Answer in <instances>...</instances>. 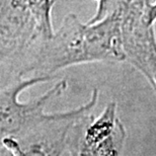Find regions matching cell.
Masks as SVG:
<instances>
[{"mask_svg": "<svg viewBox=\"0 0 156 156\" xmlns=\"http://www.w3.org/2000/svg\"><path fill=\"white\" fill-rule=\"evenodd\" d=\"M39 43L40 55L53 69L85 62L125 61L117 10L91 23L69 13L51 38Z\"/></svg>", "mask_w": 156, "mask_h": 156, "instance_id": "6da1fadb", "label": "cell"}, {"mask_svg": "<svg viewBox=\"0 0 156 156\" xmlns=\"http://www.w3.org/2000/svg\"><path fill=\"white\" fill-rule=\"evenodd\" d=\"M150 2L151 0H126L117 8L121 17L125 61L140 71L149 83L156 67L155 29L145 18Z\"/></svg>", "mask_w": 156, "mask_h": 156, "instance_id": "7a4b0ae2", "label": "cell"}, {"mask_svg": "<svg viewBox=\"0 0 156 156\" xmlns=\"http://www.w3.org/2000/svg\"><path fill=\"white\" fill-rule=\"evenodd\" d=\"M41 42L35 18L13 0H0V53Z\"/></svg>", "mask_w": 156, "mask_h": 156, "instance_id": "3957f363", "label": "cell"}, {"mask_svg": "<svg viewBox=\"0 0 156 156\" xmlns=\"http://www.w3.org/2000/svg\"><path fill=\"white\" fill-rule=\"evenodd\" d=\"M27 9L35 18L41 42L49 40L54 34L52 26V8L57 0H13Z\"/></svg>", "mask_w": 156, "mask_h": 156, "instance_id": "277c9868", "label": "cell"}, {"mask_svg": "<svg viewBox=\"0 0 156 156\" xmlns=\"http://www.w3.org/2000/svg\"><path fill=\"white\" fill-rule=\"evenodd\" d=\"M146 21L149 26L154 27L156 23V0L154 2H150L148 5L147 9H146Z\"/></svg>", "mask_w": 156, "mask_h": 156, "instance_id": "5b68a950", "label": "cell"}, {"mask_svg": "<svg viewBox=\"0 0 156 156\" xmlns=\"http://www.w3.org/2000/svg\"><path fill=\"white\" fill-rule=\"evenodd\" d=\"M95 1H98V2H99V1H101V0H95Z\"/></svg>", "mask_w": 156, "mask_h": 156, "instance_id": "8992f818", "label": "cell"}]
</instances>
